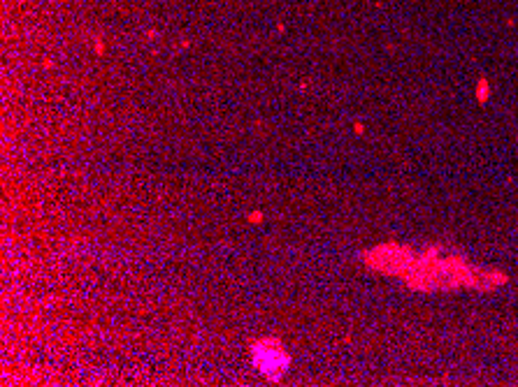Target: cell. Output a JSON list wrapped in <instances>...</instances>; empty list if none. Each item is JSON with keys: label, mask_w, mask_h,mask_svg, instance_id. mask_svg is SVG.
<instances>
[{"label": "cell", "mask_w": 518, "mask_h": 387, "mask_svg": "<svg viewBox=\"0 0 518 387\" xmlns=\"http://www.w3.org/2000/svg\"><path fill=\"white\" fill-rule=\"evenodd\" d=\"M251 355H254V364L258 371L268 380H279L288 371V360L284 346L274 338H261L251 346Z\"/></svg>", "instance_id": "1"}, {"label": "cell", "mask_w": 518, "mask_h": 387, "mask_svg": "<svg viewBox=\"0 0 518 387\" xmlns=\"http://www.w3.org/2000/svg\"><path fill=\"white\" fill-rule=\"evenodd\" d=\"M249 221H251V223H261V221H263V214H258V211H256V214L249 216Z\"/></svg>", "instance_id": "3"}, {"label": "cell", "mask_w": 518, "mask_h": 387, "mask_svg": "<svg viewBox=\"0 0 518 387\" xmlns=\"http://www.w3.org/2000/svg\"><path fill=\"white\" fill-rule=\"evenodd\" d=\"M477 98H479L481 102L488 100V84H486V82H481L479 86H477Z\"/></svg>", "instance_id": "2"}]
</instances>
